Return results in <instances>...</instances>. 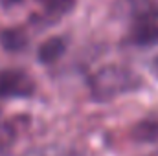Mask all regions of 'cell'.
I'll return each mask as SVG.
<instances>
[{"instance_id": "obj_10", "label": "cell", "mask_w": 158, "mask_h": 156, "mask_svg": "<svg viewBox=\"0 0 158 156\" xmlns=\"http://www.w3.org/2000/svg\"><path fill=\"white\" fill-rule=\"evenodd\" d=\"M151 70H153V74H155L156 79H158V55L153 59V63H151Z\"/></svg>"}, {"instance_id": "obj_12", "label": "cell", "mask_w": 158, "mask_h": 156, "mask_svg": "<svg viewBox=\"0 0 158 156\" xmlns=\"http://www.w3.org/2000/svg\"><path fill=\"white\" fill-rule=\"evenodd\" d=\"M147 156H158V151H155V153H151V154H147Z\"/></svg>"}, {"instance_id": "obj_11", "label": "cell", "mask_w": 158, "mask_h": 156, "mask_svg": "<svg viewBox=\"0 0 158 156\" xmlns=\"http://www.w3.org/2000/svg\"><path fill=\"white\" fill-rule=\"evenodd\" d=\"M0 132H6V127L2 123H0ZM4 140H6V134H0V142H4Z\"/></svg>"}, {"instance_id": "obj_8", "label": "cell", "mask_w": 158, "mask_h": 156, "mask_svg": "<svg viewBox=\"0 0 158 156\" xmlns=\"http://www.w3.org/2000/svg\"><path fill=\"white\" fill-rule=\"evenodd\" d=\"M127 7L136 17H158V0H125Z\"/></svg>"}, {"instance_id": "obj_2", "label": "cell", "mask_w": 158, "mask_h": 156, "mask_svg": "<svg viewBox=\"0 0 158 156\" xmlns=\"http://www.w3.org/2000/svg\"><path fill=\"white\" fill-rule=\"evenodd\" d=\"M35 94V81L22 68L0 70V99H24Z\"/></svg>"}, {"instance_id": "obj_1", "label": "cell", "mask_w": 158, "mask_h": 156, "mask_svg": "<svg viewBox=\"0 0 158 156\" xmlns=\"http://www.w3.org/2000/svg\"><path fill=\"white\" fill-rule=\"evenodd\" d=\"M143 79L125 64H105L90 77V92L96 101H110L118 96L138 90Z\"/></svg>"}, {"instance_id": "obj_5", "label": "cell", "mask_w": 158, "mask_h": 156, "mask_svg": "<svg viewBox=\"0 0 158 156\" xmlns=\"http://www.w3.org/2000/svg\"><path fill=\"white\" fill-rule=\"evenodd\" d=\"M64 50H66V42L63 37H50L39 46L37 59L42 64H52L64 53Z\"/></svg>"}, {"instance_id": "obj_4", "label": "cell", "mask_w": 158, "mask_h": 156, "mask_svg": "<svg viewBox=\"0 0 158 156\" xmlns=\"http://www.w3.org/2000/svg\"><path fill=\"white\" fill-rule=\"evenodd\" d=\"M132 140L140 142V143H153L158 142V110L147 114L142 117L131 130Z\"/></svg>"}, {"instance_id": "obj_3", "label": "cell", "mask_w": 158, "mask_h": 156, "mask_svg": "<svg viewBox=\"0 0 158 156\" xmlns=\"http://www.w3.org/2000/svg\"><path fill=\"white\" fill-rule=\"evenodd\" d=\"M129 42L140 48L158 44V17H136L129 30Z\"/></svg>"}, {"instance_id": "obj_9", "label": "cell", "mask_w": 158, "mask_h": 156, "mask_svg": "<svg viewBox=\"0 0 158 156\" xmlns=\"http://www.w3.org/2000/svg\"><path fill=\"white\" fill-rule=\"evenodd\" d=\"M4 7H11V6H17V4H22V0H0Z\"/></svg>"}, {"instance_id": "obj_7", "label": "cell", "mask_w": 158, "mask_h": 156, "mask_svg": "<svg viewBox=\"0 0 158 156\" xmlns=\"http://www.w3.org/2000/svg\"><path fill=\"white\" fill-rule=\"evenodd\" d=\"M39 2L44 9V17L46 18L53 17V20L64 17L76 7V0H39Z\"/></svg>"}, {"instance_id": "obj_6", "label": "cell", "mask_w": 158, "mask_h": 156, "mask_svg": "<svg viewBox=\"0 0 158 156\" xmlns=\"http://www.w3.org/2000/svg\"><path fill=\"white\" fill-rule=\"evenodd\" d=\"M28 40H30L28 39V33L22 28H6L0 33V44H2V48L6 51H11V53L26 50Z\"/></svg>"}]
</instances>
